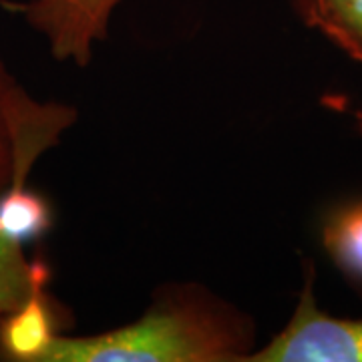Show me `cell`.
<instances>
[{
	"instance_id": "2",
	"label": "cell",
	"mask_w": 362,
	"mask_h": 362,
	"mask_svg": "<svg viewBox=\"0 0 362 362\" xmlns=\"http://www.w3.org/2000/svg\"><path fill=\"white\" fill-rule=\"evenodd\" d=\"M75 121L61 103H40L11 75L0 57V199L26 183L35 163Z\"/></svg>"
},
{
	"instance_id": "3",
	"label": "cell",
	"mask_w": 362,
	"mask_h": 362,
	"mask_svg": "<svg viewBox=\"0 0 362 362\" xmlns=\"http://www.w3.org/2000/svg\"><path fill=\"white\" fill-rule=\"evenodd\" d=\"M51 226V209L26 183L0 199V318L42 294L49 270L26 258L25 246Z\"/></svg>"
},
{
	"instance_id": "4",
	"label": "cell",
	"mask_w": 362,
	"mask_h": 362,
	"mask_svg": "<svg viewBox=\"0 0 362 362\" xmlns=\"http://www.w3.org/2000/svg\"><path fill=\"white\" fill-rule=\"evenodd\" d=\"M250 362H362V318L330 316L318 306L312 276L306 278L296 310L282 332Z\"/></svg>"
},
{
	"instance_id": "7",
	"label": "cell",
	"mask_w": 362,
	"mask_h": 362,
	"mask_svg": "<svg viewBox=\"0 0 362 362\" xmlns=\"http://www.w3.org/2000/svg\"><path fill=\"white\" fill-rule=\"evenodd\" d=\"M54 334L51 310L45 296L39 294L18 310L2 316L0 354L8 361L37 362Z\"/></svg>"
},
{
	"instance_id": "6",
	"label": "cell",
	"mask_w": 362,
	"mask_h": 362,
	"mask_svg": "<svg viewBox=\"0 0 362 362\" xmlns=\"http://www.w3.org/2000/svg\"><path fill=\"white\" fill-rule=\"evenodd\" d=\"M292 4L304 25L362 63V0H292Z\"/></svg>"
},
{
	"instance_id": "1",
	"label": "cell",
	"mask_w": 362,
	"mask_h": 362,
	"mask_svg": "<svg viewBox=\"0 0 362 362\" xmlns=\"http://www.w3.org/2000/svg\"><path fill=\"white\" fill-rule=\"evenodd\" d=\"M250 344L246 318L199 292H181L111 332L54 334L37 362H240Z\"/></svg>"
},
{
	"instance_id": "5",
	"label": "cell",
	"mask_w": 362,
	"mask_h": 362,
	"mask_svg": "<svg viewBox=\"0 0 362 362\" xmlns=\"http://www.w3.org/2000/svg\"><path fill=\"white\" fill-rule=\"evenodd\" d=\"M121 0H28L18 4L25 21L42 35L57 61L89 65L93 45L103 40Z\"/></svg>"
},
{
	"instance_id": "8",
	"label": "cell",
	"mask_w": 362,
	"mask_h": 362,
	"mask_svg": "<svg viewBox=\"0 0 362 362\" xmlns=\"http://www.w3.org/2000/svg\"><path fill=\"white\" fill-rule=\"evenodd\" d=\"M322 244L344 278L362 290V197L328 214L322 226Z\"/></svg>"
}]
</instances>
